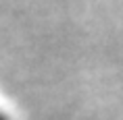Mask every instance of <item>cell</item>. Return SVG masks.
Wrapping results in <instances>:
<instances>
[{
    "label": "cell",
    "instance_id": "cell-1",
    "mask_svg": "<svg viewBox=\"0 0 123 120\" xmlns=\"http://www.w3.org/2000/svg\"><path fill=\"white\" fill-rule=\"evenodd\" d=\"M0 120H4V118H0Z\"/></svg>",
    "mask_w": 123,
    "mask_h": 120
}]
</instances>
